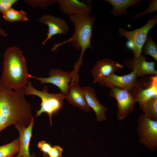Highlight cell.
<instances>
[{
	"label": "cell",
	"instance_id": "1",
	"mask_svg": "<svg viewBox=\"0 0 157 157\" xmlns=\"http://www.w3.org/2000/svg\"><path fill=\"white\" fill-rule=\"evenodd\" d=\"M24 94L23 89H9L0 81V133L12 125L27 127L34 118L31 107Z\"/></svg>",
	"mask_w": 157,
	"mask_h": 157
},
{
	"label": "cell",
	"instance_id": "2",
	"mask_svg": "<svg viewBox=\"0 0 157 157\" xmlns=\"http://www.w3.org/2000/svg\"><path fill=\"white\" fill-rule=\"evenodd\" d=\"M3 65L0 79L2 84L14 90L23 89L30 74L22 51L16 47L8 48L3 54Z\"/></svg>",
	"mask_w": 157,
	"mask_h": 157
},
{
	"label": "cell",
	"instance_id": "3",
	"mask_svg": "<svg viewBox=\"0 0 157 157\" xmlns=\"http://www.w3.org/2000/svg\"><path fill=\"white\" fill-rule=\"evenodd\" d=\"M69 19L74 26L73 35L61 43L55 44L51 51H55L65 43H72L74 49L81 51L79 58L74 65V68L79 70L83 63V57L85 52L88 49L92 50L91 41L95 18L90 15H75L69 17Z\"/></svg>",
	"mask_w": 157,
	"mask_h": 157
},
{
	"label": "cell",
	"instance_id": "4",
	"mask_svg": "<svg viewBox=\"0 0 157 157\" xmlns=\"http://www.w3.org/2000/svg\"><path fill=\"white\" fill-rule=\"evenodd\" d=\"M27 85L23 88L25 94L36 96L41 100L40 108L36 111V117H39L43 113L48 115L50 126L52 125L53 115L57 113L63 107L65 95L61 93H50L48 88L44 86L42 91L38 90L32 85L31 82L28 81Z\"/></svg>",
	"mask_w": 157,
	"mask_h": 157
},
{
	"label": "cell",
	"instance_id": "5",
	"mask_svg": "<svg viewBox=\"0 0 157 157\" xmlns=\"http://www.w3.org/2000/svg\"><path fill=\"white\" fill-rule=\"evenodd\" d=\"M157 23V15H155L150 17L147 23L139 28L130 31H126L122 28H118L119 35L126 38L130 43L134 58H137L141 55L149 31Z\"/></svg>",
	"mask_w": 157,
	"mask_h": 157
},
{
	"label": "cell",
	"instance_id": "6",
	"mask_svg": "<svg viewBox=\"0 0 157 157\" xmlns=\"http://www.w3.org/2000/svg\"><path fill=\"white\" fill-rule=\"evenodd\" d=\"M137 122L139 142L154 151L157 148V121L151 120L142 114L139 116Z\"/></svg>",
	"mask_w": 157,
	"mask_h": 157
},
{
	"label": "cell",
	"instance_id": "7",
	"mask_svg": "<svg viewBox=\"0 0 157 157\" xmlns=\"http://www.w3.org/2000/svg\"><path fill=\"white\" fill-rule=\"evenodd\" d=\"M130 91L139 106L150 99L157 97V74L142 77Z\"/></svg>",
	"mask_w": 157,
	"mask_h": 157
},
{
	"label": "cell",
	"instance_id": "8",
	"mask_svg": "<svg viewBox=\"0 0 157 157\" xmlns=\"http://www.w3.org/2000/svg\"><path fill=\"white\" fill-rule=\"evenodd\" d=\"M110 89V96L116 100L117 108V117L120 121L125 119L133 111L137 101L130 90L116 87Z\"/></svg>",
	"mask_w": 157,
	"mask_h": 157
},
{
	"label": "cell",
	"instance_id": "9",
	"mask_svg": "<svg viewBox=\"0 0 157 157\" xmlns=\"http://www.w3.org/2000/svg\"><path fill=\"white\" fill-rule=\"evenodd\" d=\"M48 77H38L30 74V78L36 79L41 84L50 83L58 88L60 93L66 95L69 88V83L73 80L74 77L72 72L65 71L59 68H53L50 70Z\"/></svg>",
	"mask_w": 157,
	"mask_h": 157
},
{
	"label": "cell",
	"instance_id": "10",
	"mask_svg": "<svg viewBox=\"0 0 157 157\" xmlns=\"http://www.w3.org/2000/svg\"><path fill=\"white\" fill-rule=\"evenodd\" d=\"M123 67L119 63L110 59L104 58L97 61L93 67L91 71L93 83H99Z\"/></svg>",
	"mask_w": 157,
	"mask_h": 157
},
{
	"label": "cell",
	"instance_id": "11",
	"mask_svg": "<svg viewBox=\"0 0 157 157\" xmlns=\"http://www.w3.org/2000/svg\"><path fill=\"white\" fill-rule=\"evenodd\" d=\"M40 23L46 25L48 28L47 36L42 42L44 45L53 36L56 35H67L69 28L66 21L61 18L50 15H44L39 19Z\"/></svg>",
	"mask_w": 157,
	"mask_h": 157
},
{
	"label": "cell",
	"instance_id": "12",
	"mask_svg": "<svg viewBox=\"0 0 157 157\" xmlns=\"http://www.w3.org/2000/svg\"><path fill=\"white\" fill-rule=\"evenodd\" d=\"M57 3L60 10L69 17L75 15H90L91 13L90 1L57 0Z\"/></svg>",
	"mask_w": 157,
	"mask_h": 157
},
{
	"label": "cell",
	"instance_id": "13",
	"mask_svg": "<svg viewBox=\"0 0 157 157\" xmlns=\"http://www.w3.org/2000/svg\"><path fill=\"white\" fill-rule=\"evenodd\" d=\"M145 57L141 55L137 58H131L124 60V63L127 67L134 72L137 77L150 75L157 74L155 69L156 61L148 62Z\"/></svg>",
	"mask_w": 157,
	"mask_h": 157
},
{
	"label": "cell",
	"instance_id": "14",
	"mask_svg": "<svg viewBox=\"0 0 157 157\" xmlns=\"http://www.w3.org/2000/svg\"><path fill=\"white\" fill-rule=\"evenodd\" d=\"M137 78L136 74L133 72L123 76H119L114 74L103 79L99 83L101 86L110 88L116 87L131 90L136 85L138 80Z\"/></svg>",
	"mask_w": 157,
	"mask_h": 157
},
{
	"label": "cell",
	"instance_id": "15",
	"mask_svg": "<svg viewBox=\"0 0 157 157\" xmlns=\"http://www.w3.org/2000/svg\"><path fill=\"white\" fill-rule=\"evenodd\" d=\"M34 123V118L27 127L20 125H17L14 127L19 134V149L17 155L22 157H34L29 152V146L32 136V131Z\"/></svg>",
	"mask_w": 157,
	"mask_h": 157
},
{
	"label": "cell",
	"instance_id": "16",
	"mask_svg": "<svg viewBox=\"0 0 157 157\" xmlns=\"http://www.w3.org/2000/svg\"><path fill=\"white\" fill-rule=\"evenodd\" d=\"M83 88L86 101L94 111L97 121L101 122L106 120V113L108 108L100 102L94 88L89 86H85Z\"/></svg>",
	"mask_w": 157,
	"mask_h": 157
},
{
	"label": "cell",
	"instance_id": "17",
	"mask_svg": "<svg viewBox=\"0 0 157 157\" xmlns=\"http://www.w3.org/2000/svg\"><path fill=\"white\" fill-rule=\"evenodd\" d=\"M78 83L76 82L70 83L68 93L65 95V99L75 107L85 111H89L91 108L86 101L83 88Z\"/></svg>",
	"mask_w": 157,
	"mask_h": 157
},
{
	"label": "cell",
	"instance_id": "18",
	"mask_svg": "<svg viewBox=\"0 0 157 157\" xmlns=\"http://www.w3.org/2000/svg\"><path fill=\"white\" fill-rule=\"evenodd\" d=\"M113 6L110 11L111 14L115 17H120L126 15L127 8L134 5L139 4L142 2L140 0H105Z\"/></svg>",
	"mask_w": 157,
	"mask_h": 157
},
{
	"label": "cell",
	"instance_id": "19",
	"mask_svg": "<svg viewBox=\"0 0 157 157\" xmlns=\"http://www.w3.org/2000/svg\"><path fill=\"white\" fill-rule=\"evenodd\" d=\"M144 115L148 118L157 121V97H153L139 106Z\"/></svg>",
	"mask_w": 157,
	"mask_h": 157
},
{
	"label": "cell",
	"instance_id": "20",
	"mask_svg": "<svg viewBox=\"0 0 157 157\" xmlns=\"http://www.w3.org/2000/svg\"><path fill=\"white\" fill-rule=\"evenodd\" d=\"M3 19L10 22H23L28 20L27 13L23 10H17L12 7L2 14Z\"/></svg>",
	"mask_w": 157,
	"mask_h": 157
},
{
	"label": "cell",
	"instance_id": "21",
	"mask_svg": "<svg viewBox=\"0 0 157 157\" xmlns=\"http://www.w3.org/2000/svg\"><path fill=\"white\" fill-rule=\"evenodd\" d=\"M19 138L12 142L0 146V157H13L19 152Z\"/></svg>",
	"mask_w": 157,
	"mask_h": 157
},
{
	"label": "cell",
	"instance_id": "22",
	"mask_svg": "<svg viewBox=\"0 0 157 157\" xmlns=\"http://www.w3.org/2000/svg\"><path fill=\"white\" fill-rule=\"evenodd\" d=\"M143 48L145 55H149L157 61V46L153 40L151 34L149 33Z\"/></svg>",
	"mask_w": 157,
	"mask_h": 157
},
{
	"label": "cell",
	"instance_id": "23",
	"mask_svg": "<svg viewBox=\"0 0 157 157\" xmlns=\"http://www.w3.org/2000/svg\"><path fill=\"white\" fill-rule=\"evenodd\" d=\"M57 0H27L24 1L26 4L34 8L40 7L43 9H47L50 5L57 3Z\"/></svg>",
	"mask_w": 157,
	"mask_h": 157
},
{
	"label": "cell",
	"instance_id": "24",
	"mask_svg": "<svg viewBox=\"0 0 157 157\" xmlns=\"http://www.w3.org/2000/svg\"><path fill=\"white\" fill-rule=\"evenodd\" d=\"M157 10V1L152 0L150 1L148 7L144 11L135 15L132 17L131 20H134L141 16L145 15L148 13L151 14L152 12Z\"/></svg>",
	"mask_w": 157,
	"mask_h": 157
},
{
	"label": "cell",
	"instance_id": "25",
	"mask_svg": "<svg viewBox=\"0 0 157 157\" xmlns=\"http://www.w3.org/2000/svg\"><path fill=\"white\" fill-rule=\"evenodd\" d=\"M17 0H0V13L2 14L12 8Z\"/></svg>",
	"mask_w": 157,
	"mask_h": 157
},
{
	"label": "cell",
	"instance_id": "26",
	"mask_svg": "<svg viewBox=\"0 0 157 157\" xmlns=\"http://www.w3.org/2000/svg\"><path fill=\"white\" fill-rule=\"evenodd\" d=\"M63 149L60 147L58 145H54L47 154L49 157H63Z\"/></svg>",
	"mask_w": 157,
	"mask_h": 157
},
{
	"label": "cell",
	"instance_id": "27",
	"mask_svg": "<svg viewBox=\"0 0 157 157\" xmlns=\"http://www.w3.org/2000/svg\"><path fill=\"white\" fill-rule=\"evenodd\" d=\"M37 147L43 153L46 154H48L52 147L50 144L44 140L39 142Z\"/></svg>",
	"mask_w": 157,
	"mask_h": 157
},
{
	"label": "cell",
	"instance_id": "28",
	"mask_svg": "<svg viewBox=\"0 0 157 157\" xmlns=\"http://www.w3.org/2000/svg\"><path fill=\"white\" fill-rule=\"evenodd\" d=\"M0 35L4 37H6L8 36V34L6 31L1 28L0 27Z\"/></svg>",
	"mask_w": 157,
	"mask_h": 157
},
{
	"label": "cell",
	"instance_id": "29",
	"mask_svg": "<svg viewBox=\"0 0 157 157\" xmlns=\"http://www.w3.org/2000/svg\"><path fill=\"white\" fill-rule=\"evenodd\" d=\"M43 157H49L47 154L43 153Z\"/></svg>",
	"mask_w": 157,
	"mask_h": 157
},
{
	"label": "cell",
	"instance_id": "30",
	"mask_svg": "<svg viewBox=\"0 0 157 157\" xmlns=\"http://www.w3.org/2000/svg\"><path fill=\"white\" fill-rule=\"evenodd\" d=\"M14 157H22V156H18L17 155V156H14Z\"/></svg>",
	"mask_w": 157,
	"mask_h": 157
}]
</instances>
